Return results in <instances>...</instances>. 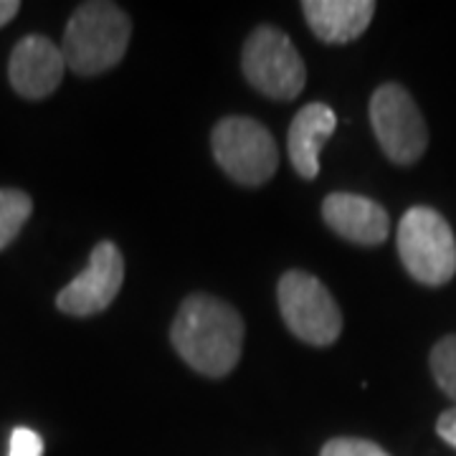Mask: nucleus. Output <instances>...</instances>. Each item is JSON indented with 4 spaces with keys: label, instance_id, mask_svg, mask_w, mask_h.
<instances>
[{
    "label": "nucleus",
    "instance_id": "nucleus-9",
    "mask_svg": "<svg viewBox=\"0 0 456 456\" xmlns=\"http://www.w3.org/2000/svg\"><path fill=\"white\" fill-rule=\"evenodd\" d=\"M66 74L64 51L46 36H23L11 51L8 79L23 99H46Z\"/></svg>",
    "mask_w": 456,
    "mask_h": 456
},
{
    "label": "nucleus",
    "instance_id": "nucleus-5",
    "mask_svg": "<svg viewBox=\"0 0 456 456\" xmlns=\"http://www.w3.org/2000/svg\"><path fill=\"white\" fill-rule=\"evenodd\" d=\"M241 69L259 94L277 102L297 99L307 82V69L292 38L274 26H259L246 38Z\"/></svg>",
    "mask_w": 456,
    "mask_h": 456
},
{
    "label": "nucleus",
    "instance_id": "nucleus-4",
    "mask_svg": "<svg viewBox=\"0 0 456 456\" xmlns=\"http://www.w3.org/2000/svg\"><path fill=\"white\" fill-rule=\"evenodd\" d=\"M216 163L228 178L256 188L274 178L279 150L272 132L251 117H224L211 134Z\"/></svg>",
    "mask_w": 456,
    "mask_h": 456
},
{
    "label": "nucleus",
    "instance_id": "nucleus-17",
    "mask_svg": "<svg viewBox=\"0 0 456 456\" xmlns=\"http://www.w3.org/2000/svg\"><path fill=\"white\" fill-rule=\"evenodd\" d=\"M436 434H439L441 439L446 441L449 446H454L456 449V406L441 413L439 421H436Z\"/></svg>",
    "mask_w": 456,
    "mask_h": 456
},
{
    "label": "nucleus",
    "instance_id": "nucleus-13",
    "mask_svg": "<svg viewBox=\"0 0 456 456\" xmlns=\"http://www.w3.org/2000/svg\"><path fill=\"white\" fill-rule=\"evenodd\" d=\"M31 213L33 200L28 193L16 188H0V251L16 241Z\"/></svg>",
    "mask_w": 456,
    "mask_h": 456
},
{
    "label": "nucleus",
    "instance_id": "nucleus-7",
    "mask_svg": "<svg viewBox=\"0 0 456 456\" xmlns=\"http://www.w3.org/2000/svg\"><path fill=\"white\" fill-rule=\"evenodd\" d=\"M370 125L378 145L395 165H413L428 147L424 114L401 84H383L370 97Z\"/></svg>",
    "mask_w": 456,
    "mask_h": 456
},
{
    "label": "nucleus",
    "instance_id": "nucleus-12",
    "mask_svg": "<svg viewBox=\"0 0 456 456\" xmlns=\"http://www.w3.org/2000/svg\"><path fill=\"white\" fill-rule=\"evenodd\" d=\"M335 127H338V117L332 112V107H327L322 102H312L307 107H302V112H297L289 127L287 145H289V160L299 178H317L320 152L332 137Z\"/></svg>",
    "mask_w": 456,
    "mask_h": 456
},
{
    "label": "nucleus",
    "instance_id": "nucleus-10",
    "mask_svg": "<svg viewBox=\"0 0 456 456\" xmlns=\"http://www.w3.org/2000/svg\"><path fill=\"white\" fill-rule=\"evenodd\" d=\"M325 224L345 241L360 246H378L388 239L391 218L373 198L355 193H330L322 203Z\"/></svg>",
    "mask_w": 456,
    "mask_h": 456
},
{
    "label": "nucleus",
    "instance_id": "nucleus-2",
    "mask_svg": "<svg viewBox=\"0 0 456 456\" xmlns=\"http://www.w3.org/2000/svg\"><path fill=\"white\" fill-rule=\"evenodd\" d=\"M130 16L104 0L84 3L69 18L64 31L66 69L79 77H97L117 66L130 46Z\"/></svg>",
    "mask_w": 456,
    "mask_h": 456
},
{
    "label": "nucleus",
    "instance_id": "nucleus-15",
    "mask_svg": "<svg viewBox=\"0 0 456 456\" xmlns=\"http://www.w3.org/2000/svg\"><path fill=\"white\" fill-rule=\"evenodd\" d=\"M320 456H391L383 446H378L375 441L353 439V436H340V439H330L322 446Z\"/></svg>",
    "mask_w": 456,
    "mask_h": 456
},
{
    "label": "nucleus",
    "instance_id": "nucleus-16",
    "mask_svg": "<svg viewBox=\"0 0 456 456\" xmlns=\"http://www.w3.org/2000/svg\"><path fill=\"white\" fill-rule=\"evenodd\" d=\"M8 456H44V441L41 436L26 428V426H18L16 431L11 434V449Z\"/></svg>",
    "mask_w": 456,
    "mask_h": 456
},
{
    "label": "nucleus",
    "instance_id": "nucleus-11",
    "mask_svg": "<svg viewBox=\"0 0 456 456\" xmlns=\"http://www.w3.org/2000/svg\"><path fill=\"white\" fill-rule=\"evenodd\" d=\"M305 20L325 44H350L360 38L375 16L373 0H305Z\"/></svg>",
    "mask_w": 456,
    "mask_h": 456
},
{
    "label": "nucleus",
    "instance_id": "nucleus-14",
    "mask_svg": "<svg viewBox=\"0 0 456 456\" xmlns=\"http://www.w3.org/2000/svg\"><path fill=\"white\" fill-rule=\"evenodd\" d=\"M428 365L436 386L456 403V335H446L434 345Z\"/></svg>",
    "mask_w": 456,
    "mask_h": 456
},
{
    "label": "nucleus",
    "instance_id": "nucleus-6",
    "mask_svg": "<svg viewBox=\"0 0 456 456\" xmlns=\"http://www.w3.org/2000/svg\"><path fill=\"white\" fill-rule=\"evenodd\" d=\"M277 297L281 320L292 330L294 338L314 347H325L342 335L340 307L317 277L292 269L279 279Z\"/></svg>",
    "mask_w": 456,
    "mask_h": 456
},
{
    "label": "nucleus",
    "instance_id": "nucleus-8",
    "mask_svg": "<svg viewBox=\"0 0 456 456\" xmlns=\"http://www.w3.org/2000/svg\"><path fill=\"white\" fill-rule=\"evenodd\" d=\"M125 281V259L112 241H99L82 274L56 294V307L71 317H92L114 302Z\"/></svg>",
    "mask_w": 456,
    "mask_h": 456
},
{
    "label": "nucleus",
    "instance_id": "nucleus-18",
    "mask_svg": "<svg viewBox=\"0 0 456 456\" xmlns=\"http://www.w3.org/2000/svg\"><path fill=\"white\" fill-rule=\"evenodd\" d=\"M18 11H20V3L18 0H0V28L5 23H11L18 16Z\"/></svg>",
    "mask_w": 456,
    "mask_h": 456
},
{
    "label": "nucleus",
    "instance_id": "nucleus-3",
    "mask_svg": "<svg viewBox=\"0 0 456 456\" xmlns=\"http://www.w3.org/2000/svg\"><path fill=\"white\" fill-rule=\"evenodd\" d=\"M398 254L406 272L426 287H444L456 274V239L434 208L413 206L398 224Z\"/></svg>",
    "mask_w": 456,
    "mask_h": 456
},
{
    "label": "nucleus",
    "instance_id": "nucleus-1",
    "mask_svg": "<svg viewBox=\"0 0 456 456\" xmlns=\"http://www.w3.org/2000/svg\"><path fill=\"white\" fill-rule=\"evenodd\" d=\"M170 340L175 353L196 373L224 378L241 360L244 320L228 302L213 294H191L173 320Z\"/></svg>",
    "mask_w": 456,
    "mask_h": 456
}]
</instances>
